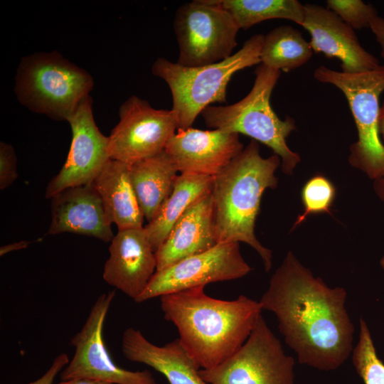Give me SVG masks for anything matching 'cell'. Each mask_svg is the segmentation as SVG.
<instances>
[{"label": "cell", "mask_w": 384, "mask_h": 384, "mask_svg": "<svg viewBox=\"0 0 384 384\" xmlns=\"http://www.w3.org/2000/svg\"><path fill=\"white\" fill-rule=\"evenodd\" d=\"M346 299L344 288L329 287L289 251L259 302L262 310L275 315L299 363L330 371L341 366L353 350Z\"/></svg>", "instance_id": "obj_1"}, {"label": "cell", "mask_w": 384, "mask_h": 384, "mask_svg": "<svg viewBox=\"0 0 384 384\" xmlns=\"http://www.w3.org/2000/svg\"><path fill=\"white\" fill-rule=\"evenodd\" d=\"M203 286L160 297L164 317L203 369L217 366L247 339L263 311L259 301L240 295L231 301L208 296Z\"/></svg>", "instance_id": "obj_2"}, {"label": "cell", "mask_w": 384, "mask_h": 384, "mask_svg": "<svg viewBox=\"0 0 384 384\" xmlns=\"http://www.w3.org/2000/svg\"><path fill=\"white\" fill-rule=\"evenodd\" d=\"M279 165L276 154L262 157L252 139L213 177L211 189L217 242H245L259 254L267 272L272 267V252L257 239L255 225L263 193L277 186L274 173Z\"/></svg>", "instance_id": "obj_3"}, {"label": "cell", "mask_w": 384, "mask_h": 384, "mask_svg": "<svg viewBox=\"0 0 384 384\" xmlns=\"http://www.w3.org/2000/svg\"><path fill=\"white\" fill-rule=\"evenodd\" d=\"M265 36L257 34L228 58L200 67H185L164 58L151 67L154 75L169 85L172 109L178 117V129L191 127L196 117L213 103L226 102L227 86L232 76L245 68L261 63Z\"/></svg>", "instance_id": "obj_4"}, {"label": "cell", "mask_w": 384, "mask_h": 384, "mask_svg": "<svg viewBox=\"0 0 384 384\" xmlns=\"http://www.w3.org/2000/svg\"><path fill=\"white\" fill-rule=\"evenodd\" d=\"M255 74L253 86L244 98L230 105H210L201 115L208 128L240 133L267 146L281 159L282 171L292 174L301 160L286 142L296 129L295 122L291 117L280 119L270 105L281 71L260 64Z\"/></svg>", "instance_id": "obj_5"}, {"label": "cell", "mask_w": 384, "mask_h": 384, "mask_svg": "<svg viewBox=\"0 0 384 384\" xmlns=\"http://www.w3.org/2000/svg\"><path fill=\"white\" fill-rule=\"evenodd\" d=\"M94 86L91 75L57 51L23 57L15 78L18 100L32 112L68 120Z\"/></svg>", "instance_id": "obj_6"}, {"label": "cell", "mask_w": 384, "mask_h": 384, "mask_svg": "<svg viewBox=\"0 0 384 384\" xmlns=\"http://www.w3.org/2000/svg\"><path fill=\"white\" fill-rule=\"evenodd\" d=\"M314 78L336 86L348 101L358 132V140L350 147V164L374 181L384 177V144L378 131L384 65L360 73H345L321 65L314 70Z\"/></svg>", "instance_id": "obj_7"}, {"label": "cell", "mask_w": 384, "mask_h": 384, "mask_svg": "<svg viewBox=\"0 0 384 384\" xmlns=\"http://www.w3.org/2000/svg\"><path fill=\"white\" fill-rule=\"evenodd\" d=\"M174 29L179 49L176 63L200 67L230 57L240 28L220 0H195L177 9Z\"/></svg>", "instance_id": "obj_8"}, {"label": "cell", "mask_w": 384, "mask_h": 384, "mask_svg": "<svg viewBox=\"0 0 384 384\" xmlns=\"http://www.w3.org/2000/svg\"><path fill=\"white\" fill-rule=\"evenodd\" d=\"M294 364L261 315L231 356L199 373L208 384H294Z\"/></svg>", "instance_id": "obj_9"}, {"label": "cell", "mask_w": 384, "mask_h": 384, "mask_svg": "<svg viewBox=\"0 0 384 384\" xmlns=\"http://www.w3.org/2000/svg\"><path fill=\"white\" fill-rule=\"evenodd\" d=\"M114 297L112 290L95 302L82 327L70 340L75 352L60 372L61 380L87 378L112 384H158L149 370L132 371L118 366L107 349L103 327Z\"/></svg>", "instance_id": "obj_10"}, {"label": "cell", "mask_w": 384, "mask_h": 384, "mask_svg": "<svg viewBox=\"0 0 384 384\" xmlns=\"http://www.w3.org/2000/svg\"><path fill=\"white\" fill-rule=\"evenodd\" d=\"M119 117L108 137V154L110 159L129 164L164 151L178 129L173 110L155 109L136 95L121 105Z\"/></svg>", "instance_id": "obj_11"}, {"label": "cell", "mask_w": 384, "mask_h": 384, "mask_svg": "<svg viewBox=\"0 0 384 384\" xmlns=\"http://www.w3.org/2000/svg\"><path fill=\"white\" fill-rule=\"evenodd\" d=\"M239 242H220L201 253L156 270L136 302L206 284L243 277L251 271Z\"/></svg>", "instance_id": "obj_12"}, {"label": "cell", "mask_w": 384, "mask_h": 384, "mask_svg": "<svg viewBox=\"0 0 384 384\" xmlns=\"http://www.w3.org/2000/svg\"><path fill=\"white\" fill-rule=\"evenodd\" d=\"M67 121L72 131L69 152L60 171L46 187V198L69 187L92 183L110 159L109 137L99 130L95 122L90 95Z\"/></svg>", "instance_id": "obj_13"}, {"label": "cell", "mask_w": 384, "mask_h": 384, "mask_svg": "<svg viewBox=\"0 0 384 384\" xmlns=\"http://www.w3.org/2000/svg\"><path fill=\"white\" fill-rule=\"evenodd\" d=\"M177 130L164 150L182 174L214 177L244 149L237 133L192 127Z\"/></svg>", "instance_id": "obj_14"}, {"label": "cell", "mask_w": 384, "mask_h": 384, "mask_svg": "<svg viewBox=\"0 0 384 384\" xmlns=\"http://www.w3.org/2000/svg\"><path fill=\"white\" fill-rule=\"evenodd\" d=\"M304 9L302 26L311 36L314 53L338 59L345 73L370 71L380 65L378 58L361 46L353 29L336 14L316 4H305Z\"/></svg>", "instance_id": "obj_15"}, {"label": "cell", "mask_w": 384, "mask_h": 384, "mask_svg": "<svg viewBox=\"0 0 384 384\" xmlns=\"http://www.w3.org/2000/svg\"><path fill=\"white\" fill-rule=\"evenodd\" d=\"M103 279L134 302L156 271V257L144 227L118 230L110 242Z\"/></svg>", "instance_id": "obj_16"}, {"label": "cell", "mask_w": 384, "mask_h": 384, "mask_svg": "<svg viewBox=\"0 0 384 384\" xmlns=\"http://www.w3.org/2000/svg\"><path fill=\"white\" fill-rule=\"evenodd\" d=\"M49 235L71 233L111 242L114 238L102 199L92 183L65 188L51 198Z\"/></svg>", "instance_id": "obj_17"}, {"label": "cell", "mask_w": 384, "mask_h": 384, "mask_svg": "<svg viewBox=\"0 0 384 384\" xmlns=\"http://www.w3.org/2000/svg\"><path fill=\"white\" fill-rule=\"evenodd\" d=\"M217 244L210 191L193 203L174 224L155 252L156 270L208 250Z\"/></svg>", "instance_id": "obj_18"}, {"label": "cell", "mask_w": 384, "mask_h": 384, "mask_svg": "<svg viewBox=\"0 0 384 384\" xmlns=\"http://www.w3.org/2000/svg\"><path fill=\"white\" fill-rule=\"evenodd\" d=\"M122 351L129 361L146 364L163 374L170 384H208L178 338L156 346L140 330L129 327L122 334Z\"/></svg>", "instance_id": "obj_19"}, {"label": "cell", "mask_w": 384, "mask_h": 384, "mask_svg": "<svg viewBox=\"0 0 384 384\" xmlns=\"http://www.w3.org/2000/svg\"><path fill=\"white\" fill-rule=\"evenodd\" d=\"M109 220L118 230L142 228L144 220L129 175V164L110 159L92 183Z\"/></svg>", "instance_id": "obj_20"}, {"label": "cell", "mask_w": 384, "mask_h": 384, "mask_svg": "<svg viewBox=\"0 0 384 384\" xmlns=\"http://www.w3.org/2000/svg\"><path fill=\"white\" fill-rule=\"evenodd\" d=\"M178 169L165 150L129 164V175L144 219L149 223L171 193Z\"/></svg>", "instance_id": "obj_21"}, {"label": "cell", "mask_w": 384, "mask_h": 384, "mask_svg": "<svg viewBox=\"0 0 384 384\" xmlns=\"http://www.w3.org/2000/svg\"><path fill=\"white\" fill-rule=\"evenodd\" d=\"M213 177L178 175L173 188L154 218L144 226L154 251L164 242L174 224L196 200L211 191Z\"/></svg>", "instance_id": "obj_22"}, {"label": "cell", "mask_w": 384, "mask_h": 384, "mask_svg": "<svg viewBox=\"0 0 384 384\" xmlns=\"http://www.w3.org/2000/svg\"><path fill=\"white\" fill-rule=\"evenodd\" d=\"M313 55L309 42L289 26H280L264 38L261 64L276 70L289 72L305 64Z\"/></svg>", "instance_id": "obj_23"}, {"label": "cell", "mask_w": 384, "mask_h": 384, "mask_svg": "<svg viewBox=\"0 0 384 384\" xmlns=\"http://www.w3.org/2000/svg\"><path fill=\"white\" fill-rule=\"evenodd\" d=\"M238 27L247 29L264 21L282 18L302 26L305 9L297 0H220Z\"/></svg>", "instance_id": "obj_24"}, {"label": "cell", "mask_w": 384, "mask_h": 384, "mask_svg": "<svg viewBox=\"0 0 384 384\" xmlns=\"http://www.w3.org/2000/svg\"><path fill=\"white\" fill-rule=\"evenodd\" d=\"M358 343L352 351L356 370L365 384H384V363L378 358L370 329L360 319Z\"/></svg>", "instance_id": "obj_25"}, {"label": "cell", "mask_w": 384, "mask_h": 384, "mask_svg": "<svg viewBox=\"0 0 384 384\" xmlns=\"http://www.w3.org/2000/svg\"><path fill=\"white\" fill-rule=\"evenodd\" d=\"M335 197V188L326 178L316 176L304 185L302 198L304 210L294 223L293 228L302 223L311 214L329 213Z\"/></svg>", "instance_id": "obj_26"}, {"label": "cell", "mask_w": 384, "mask_h": 384, "mask_svg": "<svg viewBox=\"0 0 384 384\" xmlns=\"http://www.w3.org/2000/svg\"><path fill=\"white\" fill-rule=\"evenodd\" d=\"M326 4L327 9L353 29L370 28L371 21L378 16L375 8L361 0H328Z\"/></svg>", "instance_id": "obj_27"}, {"label": "cell", "mask_w": 384, "mask_h": 384, "mask_svg": "<svg viewBox=\"0 0 384 384\" xmlns=\"http://www.w3.org/2000/svg\"><path fill=\"white\" fill-rule=\"evenodd\" d=\"M17 158L14 147L0 143V189L10 186L17 178Z\"/></svg>", "instance_id": "obj_28"}, {"label": "cell", "mask_w": 384, "mask_h": 384, "mask_svg": "<svg viewBox=\"0 0 384 384\" xmlns=\"http://www.w3.org/2000/svg\"><path fill=\"white\" fill-rule=\"evenodd\" d=\"M69 361L66 353L59 354L54 358L50 368L41 378L28 384H53L56 375L62 371Z\"/></svg>", "instance_id": "obj_29"}, {"label": "cell", "mask_w": 384, "mask_h": 384, "mask_svg": "<svg viewBox=\"0 0 384 384\" xmlns=\"http://www.w3.org/2000/svg\"><path fill=\"white\" fill-rule=\"evenodd\" d=\"M380 47V54L384 58V18L378 15L370 22V28Z\"/></svg>", "instance_id": "obj_30"}, {"label": "cell", "mask_w": 384, "mask_h": 384, "mask_svg": "<svg viewBox=\"0 0 384 384\" xmlns=\"http://www.w3.org/2000/svg\"><path fill=\"white\" fill-rule=\"evenodd\" d=\"M31 242V241L23 240L1 246L0 248V255L3 256L11 252L26 248Z\"/></svg>", "instance_id": "obj_31"}, {"label": "cell", "mask_w": 384, "mask_h": 384, "mask_svg": "<svg viewBox=\"0 0 384 384\" xmlns=\"http://www.w3.org/2000/svg\"><path fill=\"white\" fill-rule=\"evenodd\" d=\"M57 384H112L110 383L101 380H92L87 378H73L67 380H61Z\"/></svg>", "instance_id": "obj_32"}, {"label": "cell", "mask_w": 384, "mask_h": 384, "mask_svg": "<svg viewBox=\"0 0 384 384\" xmlns=\"http://www.w3.org/2000/svg\"><path fill=\"white\" fill-rule=\"evenodd\" d=\"M373 187L375 193L384 203V177L375 180Z\"/></svg>", "instance_id": "obj_33"}, {"label": "cell", "mask_w": 384, "mask_h": 384, "mask_svg": "<svg viewBox=\"0 0 384 384\" xmlns=\"http://www.w3.org/2000/svg\"><path fill=\"white\" fill-rule=\"evenodd\" d=\"M378 131L380 137L384 142V101L382 105L380 107L379 117H378Z\"/></svg>", "instance_id": "obj_34"}, {"label": "cell", "mask_w": 384, "mask_h": 384, "mask_svg": "<svg viewBox=\"0 0 384 384\" xmlns=\"http://www.w3.org/2000/svg\"><path fill=\"white\" fill-rule=\"evenodd\" d=\"M380 265L382 269L384 270V256L380 259Z\"/></svg>", "instance_id": "obj_35"}]
</instances>
